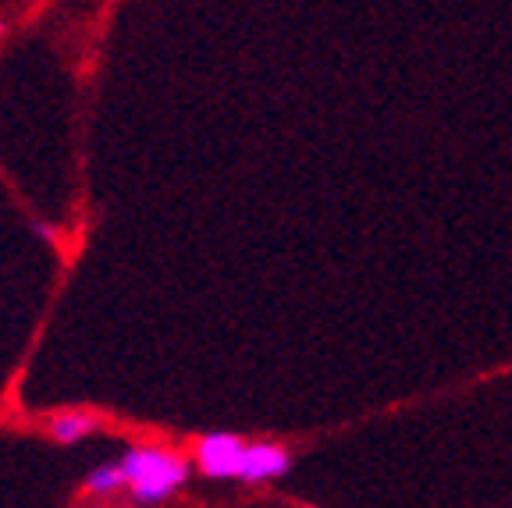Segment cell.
<instances>
[{"mask_svg":"<svg viewBox=\"0 0 512 508\" xmlns=\"http://www.w3.org/2000/svg\"><path fill=\"white\" fill-rule=\"evenodd\" d=\"M121 469H125L128 494L139 505H157V501L175 498L189 480V462L182 455L153 445L128 448L121 455Z\"/></svg>","mask_w":512,"mask_h":508,"instance_id":"6da1fadb","label":"cell"},{"mask_svg":"<svg viewBox=\"0 0 512 508\" xmlns=\"http://www.w3.org/2000/svg\"><path fill=\"white\" fill-rule=\"evenodd\" d=\"M242 452H246V445H242L235 434H207L200 445H196V462H200L203 473L214 480L239 477Z\"/></svg>","mask_w":512,"mask_h":508,"instance_id":"7a4b0ae2","label":"cell"},{"mask_svg":"<svg viewBox=\"0 0 512 508\" xmlns=\"http://www.w3.org/2000/svg\"><path fill=\"white\" fill-rule=\"evenodd\" d=\"M288 473V452L278 445H246L242 452V466H239V480L246 484H264Z\"/></svg>","mask_w":512,"mask_h":508,"instance_id":"3957f363","label":"cell"},{"mask_svg":"<svg viewBox=\"0 0 512 508\" xmlns=\"http://www.w3.org/2000/svg\"><path fill=\"white\" fill-rule=\"evenodd\" d=\"M50 437L54 441H61V445H75V441H82V437L96 434L100 430V416L93 413H61L50 420Z\"/></svg>","mask_w":512,"mask_h":508,"instance_id":"277c9868","label":"cell"},{"mask_svg":"<svg viewBox=\"0 0 512 508\" xmlns=\"http://www.w3.org/2000/svg\"><path fill=\"white\" fill-rule=\"evenodd\" d=\"M118 491H128L121 462H107V466L89 469V477L82 480V494H86V498H111V494H118Z\"/></svg>","mask_w":512,"mask_h":508,"instance_id":"5b68a950","label":"cell"}]
</instances>
